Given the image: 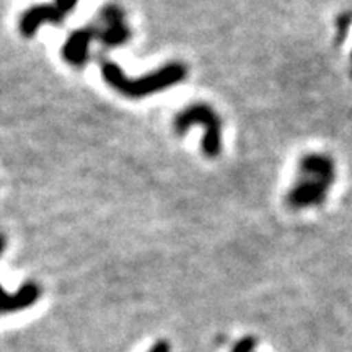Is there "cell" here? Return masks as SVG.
<instances>
[{"instance_id":"cell-1","label":"cell","mask_w":352,"mask_h":352,"mask_svg":"<svg viewBox=\"0 0 352 352\" xmlns=\"http://www.w3.org/2000/svg\"><path fill=\"white\" fill-rule=\"evenodd\" d=\"M334 182L336 165L331 157L318 152L305 153L297 164L296 178L285 196V204L294 210L318 208L328 199Z\"/></svg>"},{"instance_id":"cell-2","label":"cell","mask_w":352,"mask_h":352,"mask_svg":"<svg viewBox=\"0 0 352 352\" xmlns=\"http://www.w3.org/2000/svg\"><path fill=\"white\" fill-rule=\"evenodd\" d=\"M101 76L118 94L129 98H142L183 82L186 78V67L179 63H171L144 77L129 78L118 64L104 63L101 65Z\"/></svg>"},{"instance_id":"cell-3","label":"cell","mask_w":352,"mask_h":352,"mask_svg":"<svg viewBox=\"0 0 352 352\" xmlns=\"http://www.w3.org/2000/svg\"><path fill=\"white\" fill-rule=\"evenodd\" d=\"M199 124L204 127L202 151L210 158H215L222 152V121L212 107L206 103H195L176 116L175 131L184 134L189 127Z\"/></svg>"},{"instance_id":"cell-4","label":"cell","mask_w":352,"mask_h":352,"mask_svg":"<svg viewBox=\"0 0 352 352\" xmlns=\"http://www.w3.org/2000/svg\"><path fill=\"white\" fill-rule=\"evenodd\" d=\"M65 13H63L57 7L52 6H39L33 7L21 16L20 21V32L23 36L30 38L38 32V28L44 21H51V23H60Z\"/></svg>"},{"instance_id":"cell-5","label":"cell","mask_w":352,"mask_h":352,"mask_svg":"<svg viewBox=\"0 0 352 352\" xmlns=\"http://www.w3.org/2000/svg\"><path fill=\"white\" fill-rule=\"evenodd\" d=\"M91 38H94V34H91L90 30H78V32L74 33L63 47L64 59L72 65L85 64Z\"/></svg>"},{"instance_id":"cell-6","label":"cell","mask_w":352,"mask_h":352,"mask_svg":"<svg viewBox=\"0 0 352 352\" xmlns=\"http://www.w3.org/2000/svg\"><path fill=\"white\" fill-rule=\"evenodd\" d=\"M131 33L124 25V21H118V23H109L104 28V32L101 33V41L107 46H121L129 39Z\"/></svg>"},{"instance_id":"cell-7","label":"cell","mask_w":352,"mask_h":352,"mask_svg":"<svg viewBox=\"0 0 352 352\" xmlns=\"http://www.w3.org/2000/svg\"><path fill=\"white\" fill-rule=\"evenodd\" d=\"M254 347H256V340L252 336H246L243 340H240L233 346L232 352H253Z\"/></svg>"},{"instance_id":"cell-8","label":"cell","mask_w":352,"mask_h":352,"mask_svg":"<svg viewBox=\"0 0 352 352\" xmlns=\"http://www.w3.org/2000/svg\"><path fill=\"white\" fill-rule=\"evenodd\" d=\"M77 2L78 0H56V7L63 13H67L77 6Z\"/></svg>"},{"instance_id":"cell-9","label":"cell","mask_w":352,"mask_h":352,"mask_svg":"<svg viewBox=\"0 0 352 352\" xmlns=\"http://www.w3.org/2000/svg\"><path fill=\"white\" fill-rule=\"evenodd\" d=\"M352 21V16L351 15H344V16H341L340 19V21H338V25L341 26V34H340V38H341V41H342V38L346 36V32H347V26H349V23Z\"/></svg>"},{"instance_id":"cell-10","label":"cell","mask_w":352,"mask_h":352,"mask_svg":"<svg viewBox=\"0 0 352 352\" xmlns=\"http://www.w3.org/2000/svg\"><path fill=\"white\" fill-rule=\"evenodd\" d=\"M151 352H170V346H168V342H165V341L157 342V344L153 346L152 349H151Z\"/></svg>"},{"instance_id":"cell-11","label":"cell","mask_w":352,"mask_h":352,"mask_svg":"<svg viewBox=\"0 0 352 352\" xmlns=\"http://www.w3.org/2000/svg\"><path fill=\"white\" fill-rule=\"evenodd\" d=\"M3 250H6V239H3V236L0 235V256H2Z\"/></svg>"}]
</instances>
